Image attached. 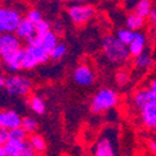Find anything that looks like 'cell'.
<instances>
[{"label": "cell", "instance_id": "obj_21", "mask_svg": "<svg viewBox=\"0 0 156 156\" xmlns=\"http://www.w3.org/2000/svg\"><path fill=\"white\" fill-rule=\"evenodd\" d=\"M28 142L37 155H43L46 151V141L41 135H37V134L30 135L28 139Z\"/></svg>", "mask_w": 156, "mask_h": 156}, {"label": "cell", "instance_id": "obj_3", "mask_svg": "<svg viewBox=\"0 0 156 156\" xmlns=\"http://www.w3.org/2000/svg\"><path fill=\"white\" fill-rule=\"evenodd\" d=\"M4 90L8 95L15 98H25L33 90V83L28 76L20 74H11L5 77Z\"/></svg>", "mask_w": 156, "mask_h": 156}, {"label": "cell", "instance_id": "obj_14", "mask_svg": "<svg viewBox=\"0 0 156 156\" xmlns=\"http://www.w3.org/2000/svg\"><path fill=\"white\" fill-rule=\"evenodd\" d=\"M156 100V94L152 91L150 87H144V89H140L133 95V104L134 106L137 108L139 110L145 106L146 104H149L150 101Z\"/></svg>", "mask_w": 156, "mask_h": 156}, {"label": "cell", "instance_id": "obj_28", "mask_svg": "<svg viewBox=\"0 0 156 156\" xmlns=\"http://www.w3.org/2000/svg\"><path fill=\"white\" fill-rule=\"evenodd\" d=\"M115 80H116V84H118L119 86H126L127 83L130 81V75L127 71L125 70H120L116 73L115 75Z\"/></svg>", "mask_w": 156, "mask_h": 156}, {"label": "cell", "instance_id": "obj_29", "mask_svg": "<svg viewBox=\"0 0 156 156\" xmlns=\"http://www.w3.org/2000/svg\"><path fill=\"white\" fill-rule=\"evenodd\" d=\"M27 18H28L31 23L37 24L39 21L43 20V14H41V11L37 10V9H30V10L28 11V14H27Z\"/></svg>", "mask_w": 156, "mask_h": 156}, {"label": "cell", "instance_id": "obj_20", "mask_svg": "<svg viewBox=\"0 0 156 156\" xmlns=\"http://www.w3.org/2000/svg\"><path fill=\"white\" fill-rule=\"evenodd\" d=\"M29 108L35 115H44L46 112V104L45 100L39 96V95H33L29 99Z\"/></svg>", "mask_w": 156, "mask_h": 156}, {"label": "cell", "instance_id": "obj_18", "mask_svg": "<svg viewBox=\"0 0 156 156\" xmlns=\"http://www.w3.org/2000/svg\"><path fill=\"white\" fill-rule=\"evenodd\" d=\"M145 23H146V19L139 16L135 12H130V14L125 18V25L127 29H130L131 31H140L142 28L145 27Z\"/></svg>", "mask_w": 156, "mask_h": 156}, {"label": "cell", "instance_id": "obj_35", "mask_svg": "<svg viewBox=\"0 0 156 156\" xmlns=\"http://www.w3.org/2000/svg\"><path fill=\"white\" fill-rule=\"evenodd\" d=\"M5 77L6 76H4L3 74H0V90H3L4 86H5Z\"/></svg>", "mask_w": 156, "mask_h": 156}, {"label": "cell", "instance_id": "obj_32", "mask_svg": "<svg viewBox=\"0 0 156 156\" xmlns=\"http://www.w3.org/2000/svg\"><path fill=\"white\" fill-rule=\"evenodd\" d=\"M149 20H150V23L152 25H155V27H156V8H154V10L151 11V14L149 16Z\"/></svg>", "mask_w": 156, "mask_h": 156}, {"label": "cell", "instance_id": "obj_31", "mask_svg": "<svg viewBox=\"0 0 156 156\" xmlns=\"http://www.w3.org/2000/svg\"><path fill=\"white\" fill-rule=\"evenodd\" d=\"M20 156H39V155H37V154H36V152L33 150V147L29 145L27 149H25V151H24V152H23Z\"/></svg>", "mask_w": 156, "mask_h": 156}, {"label": "cell", "instance_id": "obj_11", "mask_svg": "<svg viewBox=\"0 0 156 156\" xmlns=\"http://www.w3.org/2000/svg\"><path fill=\"white\" fill-rule=\"evenodd\" d=\"M24 55H25V48L19 49L15 53H12L8 56L2 58L3 65L6 68L8 71L15 74L20 70H23V62H24Z\"/></svg>", "mask_w": 156, "mask_h": 156}, {"label": "cell", "instance_id": "obj_36", "mask_svg": "<svg viewBox=\"0 0 156 156\" xmlns=\"http://www.w3.org/2000/svg\"><path fill=\"white\" fill-rule=\"evenodd\" d=\"M76 2H79L80 4H89V3L94 2V0H76Z\"/></svg>", "mask_w": 156, "mask_h": 156}, {"label": "cell", "instance_id": "obj_9", "mask_svg": "<svg viewBox=\"0 0 156 156\" xmlns=\"http://www.w3.org/2000/svg\"><path fill=\"white\" fill-rule=\"evenodd\" d=\"M21 40L15 34L0 33V59L21 49Z\"/></svg>", "mask_w": 156, "mask_h": 156}, {"label": "cell", "instance_id": "obj_26", "mask_svg": "<svg viewBox=\"0 0 156 156\" xmlns=\"http://www.w3.org/2000/svg\"><path fill=\"white\" fill-rule=\"evenodd\" d=\"M66 53H68V46H66V44L59 43V44L56 45V48H55L53 51H51L49 55H50V59H51V60H60V59H62L65 55H66Z\"/></svg>", "mask_w": 156, "mask_h": 156}, {"label": "cell", "instance_id": "obj_13", "mask_svg": "<svg viewBox=\"0 0 156 156\" xmlns=\"http://www.w3.org/2000/svg\"><path fill=\"white\" fill-rule=\"evenodd\" d=\"M140 120L144 126L152 129L156 124V100L150 101L140 109Z\"/></svg>", "mask_w": 156, "mask_h": 156}, {"label": "cell", "instance_id": "obj_37", "mask_svg": "<svg viewBox=\"0 0 156 156\" xmlns=\"http://www.w3.org/2000/svg\"><path fill=\"white\" fill-rule=\"evenodd\" d=\"M0 156H6V154L4 151V146H0Z\"/></svg>", "mask_w": 156, "mask_h": 156}, {"label": "cell", "instance_id": "obj_38", "mask_svg": "<svg viewBox=\"0 0 156 156\" xmlns=\"http://www.w3.org/2000/svg\"><path fill=\"white\" fill-rule=\"evenodd\" d=\"M152 130H154V131H155V133H156V124H155V125H154V127H152Z\"/></svg>", "mask_w": 156, "mask_h": 156}, {"label": "cell", "instance_id": "obj_6", "mask_svg": "<svg viewBox=\"0 0 156 156\" xmlns=\"http://www.w3.org/2000/svg\"><path fill=\"white\" fill-rule=\"evenodd\" d=\"M50 59L48 51H45L41 46H30L25 48V55L23 62V70H33L34 68L41 64H45Z\"/></svg>", "mask_w": 156, "mask_h": 156}, {"label": "cell", "instance_id": "obj_1", "mask_svg": "<svg viewBox=\"0 0 156 156\" xmlns=\"http://www.w3.org/2000/svg\"><path fill=\"white\" fill-rule=\"evenodd\" d=\"M101 51L105 59L116 66L127 62L130 59L129 48L122 44L115 35H106L101 40Z\"/></svg>", "mask_w": 156, "mask_h": 156}, {"label": "cell", "instance_id": "obj_12", "mask_svg": "<svg viewBox=\"0 0 156 156\" xmlns=\"http://www.w3.org/2000/svg\"><path fill=\"white\" fill-rule=\"evenodd\" d=\"M146 44H147L146 35L144 33H141V31H136L135 35H134L133 41L127 45L130 56L136 58V56H139L141 54H144L145 49H146Z\"/></svg>", "mask_w": 156, "mask_h": 156}, {"label": "cell", "instance_id": "obj_2", "mask_svg": "<svg viewBox=\"0 0 156 156\" xmlns=\"http://www.w3.org/2000/svg\"><path fill=\"white\" fill-rule=\"evenodd\" d=\"M119 104V94L110 87H101L90 101V110L94 114L109 111Z\"/></svg>", "mask_w": 156, "mask_h": 156}, {"label": "cell", "instance_id": "obj_25", "mask_svg": "<svg viewBox=\"0 0 156 156\" xmlns=\"http://www.w3.org/2000/svg\"><path fill=\"white\" fill-rule=\"evenodd\" d=\"M134 35H135V31H131V30L127 29V28H120V29H118V31H116V35L115 36L118 37L122 44H125L127 46L130 43L133 41Z\"/></svg>", "mask_w": 156, "mask_h": 156}, {"label": "cell", "instance_id": "obj_30", "mask_svg": "<svg viewBox=\"0 0 156 156\" xmlns=\"http://www.w3.org/2000/svg\"><path fill=\"white\" fill-rule=\"evenodd\" d=\"M9 140H10V137H9V130H5L3 127H0V146H4Z\"/></svg>", "mask_w": 156, "mask_h": 156}, {"label": "cell", "instance_id": "obj_27", "mask_svg": "<svg viewBox=\"0 0 156 156\" xmlns=\"http://www.w3.org/2000/svg\"><path fill=\"white\" fill-rule=\"evenodd\" d=\"M29 134L25 131V130L20 126V127H16V129H12L9 131V137L11 140H19V141H28L29 139Z\"/></svg>", "mask_w": 156, "mask_h": 156}, {"label": "cell", "instance_id": "obj_16", "mask_svg": "<svg viewBox=\"0 0 156 156\" xmlns=\"http://www.w3.org/2000/svg\"><path fill=\"white\" fill-rule=\"evenodd\" d=\"M28 146H29L28 141H19L10 139L4 145V151L6 156H20Z\"/></svg>", "mask_w": 156, "mask_h": 156}, {"label": "cell", "instance_id": "obj_22", "mask_svg": "<svg viewBox=\"0 0 156 156\" xmlns=\"http://www.w3.org/2000/svg\"><path fill=\"white\" fill-rule=\"evenodd\" d=\"M21 127L29 135H34L35 131L37 130V127H39V122H37V120L34 118V116L27 115V116H24L23 120H21Z\"/></svg>", "mask_w": 156, "mask_h": 156}, {"label": "cell", "instance_id": "obj_5", "mask_svg": "<svg viewBox=\"0 0 156 156\" xmlns=\"http://www.w3.org/2000/svg\"><path fill=\"white\" fill-rule=\"evenodd\" d=\"M93 156H118V140L114 137V130L101 134L93 149Z\"/></svg>", "mask_w": 156, "mask_h": 156}, {"label": "cell", "instance_id": "obj_39", "mask_svg": "<svg viewBox=\"0 0 156 156\" xmlns=\"http://www.w3.org/2000/svg\"><path fill=\"white\" fill-rule=\"evenodd\" d=\"M155 141H156V137H155Z\"/></svg>", "mask_w": 156, "mask_h": 156}, {"label": "cell", "instance_id": "obj_10", "mask_svg": "<svg viewBox=\"0 0 156 156\" xmlns=\"http://www.w3.org/2000/svg\"><path fill=\"white\" fill-rule=\"evenodd\" d=\"M21 120L23 116L14 110V109H4L0 110V127L5 130H12L21 126Z\"/></svg>", "mask_w": 156, "mask_h": 156}, {"label": "cell", "instance_id": "obj_23", "mask_svg": "<svg viewBox=\"0 0 156 156\" xmlns=\"http://www.w3.org/2000/svg\"><path fill=\"white\" fill-rule=\"evenodd\" d=\"M151 65H152V58L146 53L134 58V66L137 70H147L149 68H151Z\"/></svg>", "mask_w": 156, "mask_h": 156}, {"label": "cell", "instance_id": "obj_4", "mask_svg": "<svg viewBox=\"0 0 156 156\" xmlns=\"http://www.w3.org/2000/svg\"><path fill=\"white\" fill-rule=\"evenodd\" d=\"M23 16L15 8L0 5V33L2 34H15L19 23Z\"/></svg>", "mask_w": 156, "mask_h": 156}, {"label": "cell", "instance_id": "obj_7", "mask_svg": "<svg viewBox=\"0 0 156 156\" xmlns=\"http://www.w3.org/2000/svg\"><path fill=\"white\" fill-rule=\"evenodd\" d=\"M68 15L76 25H84L89 23L95 15V9L90 4H73L68 8Z\"/></svg>", "mask_w": 156, "mask_h": 156}, {"label": "cell", "instance_id": "obj_17", "mask_svg": "<svg viewBox=\"0 0 156 156\" xmlns=\"http://www.w3.org/2000/svg\"><path fill=\"white\" fill-rule=\"evenodd\" d=\"M154 10L152 2L151 0H136V3L133 8V12L137 14L139 16L147 19L151 14V11Z\"/></svg>", "mask_w": 156, "mask_h": 156}, {"label": "cell", "instance_id": "obj_8", "mask_svg": "<svg viewBox=\"0 0 156 156\" xmlns=\"http://www.w3.org/2000/svg\"><path fill=\"white\" fill-rule=\"evenodd\" d=\"M73 80L75 84L80 86H91L96 80V75H95V71L89 65L81 64V65H77L74 69Z\"/></svg>", "mask_w": 156, "mask_h": 156}, {"label": "cell", "instance_id": "obj_15", "mask_svg": "<svg viewBox=\"0 0 156 156\" xmlns=\"http://www.w3.org/2000/svg\"><path fill=\"white\" fill-rule=\"evenodd\" d=\"M15 35L20 39V40H25V41L30 40V39L35 35V24L31 23L27 16H24L18 25Z\"/></svg>", "mask_w": 156, "mask_h": 156}, {"label": "cell", "instance_id": "obj_24", "mask_svg": "<svg viewBox=\"0 0 156 156\" xmlns=\"http://www.w3.org/2000/svg\"><path fill=\"white\" fill-rule=\"evenodd\" d=\"M49 31H51V25H50V23L48 20L43 19L41 21H39L37 24H35V35L34 36H36L39 40H41V39Z\"/></svg>", "mask_w": 156, "mask_h": 156}, {"label": "cell", "instance_id": "obj_33", "mask_svg": "<svg viewBox=\"0 0 156 156\" xmlns=\"http://www.w3.org/2000/svg\"><path fill=\"white\" fill-rule=\"evenodd\" d=\"M149 149L151 152H154L156 155V141H155V139H151L149 141Z\"/></svg>", "mask_w": 156, "mask_h": 156}, {"label": "cell", "instance_id": "obj_34", "mask_svg": "<svg viewBox=\"0 0 156 156\" xmlns=\"http://www.w3.org/2000/svg\"><path fill=\"white\" fill-rule=\"evenodd\" d=\"M149 87H150V89L152 90V91L156 94V76H155L154 79L150 81V86H149Z\"/></svg>", "mask_w": 156, "mask_h": 156}, {"label": "cell", "instance_id": "obj_19", "mask_svg": "<svg viewBox=\"0 0 156 156\" xmlns=\"http://www.w3.org/2000/svg\"><path fill=\"white\" fill-rule=\"evenodd\" d=\"M59 43H60V41H59L58 34H56L54 30H51V31H49V33L41 39L40 46H41L45 51H48V53L50 54L51 51H53V50L56 48V45H58Z\"/></svg>", "mask_w": 156, "mask_h": 156}]
</instances>
